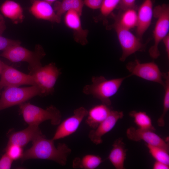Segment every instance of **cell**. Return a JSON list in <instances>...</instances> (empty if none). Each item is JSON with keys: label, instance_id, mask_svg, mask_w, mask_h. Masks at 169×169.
Listing matches in <instances>:
<instances>
[{"label": "cell", "instance_id": "cell-36", "mask_svg": "<svg viewBox=\"0 0 169 169\" xmlns=\"http://www.w3.org/2000/svg\"><path fill=\"white\" fill-rule=\"evenodd\" d=\"M3 62L0 61V75L1 74L2 69Z\"/></svg>", "mask_w": 169, "mask_h": 169}, {"label": "cell", "instance_id": "cell-35", "mask_svg": "<svg viewBox=\"0 0 169 169\" xmlns=\"http://www.w3.org/2000/svg\"><path fill=\"white\" fill-rule=\"evenodd\" d=\"M6 29L5 22L3 16L0 14V35Z\"/></svg>", "mask_w": 169, "mask_h": 169}, {"label": "cell", "instance_id": "cell-24", "mask_svg": "<svg viewBox=\"0 0 169 169\" xmlns=\"http://www.w3.org/2000/svg\"><path fill=\"white\" fill-rule=\"evenodd\" d=\"M129 115L134 119V121L138 128L155 131V129L152 124L151 119L146 112L132 110L129 113Z\"/></svg>", "mask_w": 169, "mask_h": 169}, {"label": "cell", "instance_id": "cell-1", "mask_svg": "<svg viewBox=\"0 0 169 169\" xmlns=\"http://www.w3.org/2000/svg\"><path fill=\"white\" fill-rule=\"evenodd\" d=\"M54 141L46 138L44 135L35 139L32 141L31 147L23 152L21 161L31 159H46L65 166L71 150L65 143H59L56 147Z\"/></svg>", "mask_w": 169, "mask_h": 169}, {"label": "cell", "instance_id": "cell-21", "mask_svg": "<svg viewBox=\"0 0 169 169\" xmlns=\"http://www.w3.org/2000/svg\"><path fill=\"white\" fill-rule=\"evenodd\" d=\"M84 4L83 0H62L61 2H55L54 9L60 18L64 13L70 10L75 11L81 16Z\"/></svg>", "mask_w": 169, "mask_h": 169}, {"label": "cell", "instance_id": "cell-19", "mask_svg": "<svg viewBox=\"0 0 169 169\" xmlns=\"http://www.w3.org/2000/svg\"><path fill=\"white\" fill-rule=\"evenodd\" d=\"M111 110L109 106L103 104L94 106L88 111L86 123L95 129L108 116Z\"/></svg>", "mask_w": 169, "mask_h": 169}, {"label": "cell", "instance_id": "cell-15", "mask_svg": "<svg viewBox=\"0 0 169 169\" xmlns=\"http://www.w3.org/2000/svg\"><path fill=\"white\" fill-rule=\"evenodd\" d=\"M80 15L75 11L70 10L66 13L64 22L66 26L73 31L74 40L82 45L87 44L88 31L82 27Z\"/></svg>", "mask_w": 169, "mask_h": 169}, {"label": "cell", "instance_id": "cell-8", "mask_svg": "<svg viewBox=\"0 0 169 169\" xmlns=\"http://www.w3.org/2000/svg\"><path fill=\"white\" fill-rule=\"evenodd\" d=\"M61 70L54 63H51L41 66L33 74L37 85L40 89L42 96L52 94L54 92V86L59 76Z\"/></svg>", "mask_w": 169, "mask_h": 169}, {"label": "cell", "instance_id": "cell-34", "mask_svg": "<svg viewBox=\"0 0 169 169\" xmlns=\"http://www.w3.org/2000/svg\"><path fill=\"white\" fill-rule=\"evenodd\" d=\"M165 45L167 56L169 59V34L166 35L162 39Z\"/></svg>", "mask_w": 169, "mask_h": 169}, {"label": "cell", "instance_id": "cell-32", "mask_svg": "<svg viewBox=\"0 0 169 169\" xmlns=\"http://www.w3.org/2000/svg\"><path fill=\"white\" fill-rule=\"evenodd\" d=\"M104 0H84V4L89 8L96 9L100 8Z\"/></svg>", "mask_w": 169, "mask_h": 169}, {"label": "cell", "instance_id": "cell-33", "mask_svg": "<svg viewBox=\"0 0 169 169\" xmlns=\"http://www.w3.org/2000/svg\"><path fill=\"white\" fill-rule=\"evenodd\" d=\"M153 169H168L169 165L161 162L156 161L153 165Z\"/></svg>", "mask_w": 169, "mask_h": 169}, {"label": "cell", "instance_id": "cell-37", "mask_svg": "<svg viewBox=\"0 0 169 169\" xmlns=\"http://www.w3.org/2000/svg\"><path fill=\"white\" fill-rule=\"evenodd\" d=\"M43 0L51 4L52 3L57 1V0Z\"/></svg>", "mask_w": 169, "mask_h": 169}, {"label": "cell", "instance_id": "cell-4", "mask_svg": "<svg viewBox=\"0 0 169 169\" xmlns=\"http://www.w3.org/2000/svg\"><path fill=\"white\" fill-rule=\"evenodd\" d=\"M19 105L24 121L29 125H39L42 122L49 120L52 125H58L61 120L60 111L51 105L43 109L28 103H23Z\"/></svg>", "mask_w": 169, "mask_h": 169}, {"label": "cell", "instance_id": "cell-31", "mask_svg": "<svg viewBox=\"0 0 169 169\" xmlns=\"http://www.w3.org/2000/svg\"><path fill=\"white\" fill-rule=\"evenodd\" d=\"M136 0H120L118 7L122 11L135 7Z\"/></svg>", "mask_w": 169, "mask_h": 169}, {"label": "cell", "instance_id": "cell-16", "mask_svg": "<svg viewBox=\"0 0 169 169\" xmlns=\"http://www.w3.org/2000/svg\"><path fill=\"white\" fill-rule=\"evenodd\" d=\"M43 135L38 125H29L23 130L11 133L9 136L7 145L15 144L23 147Z\"/></svg>", "mask_w": 169, "mask_h": 169}, {"label": "cell", "instance_id": "cell-28", "mask_svg": "<svg viewBox=\"0 0 169 169\" xmlns=\"http://www.w3.org/2000/svg\"><path fill=\"white\" fill-rule=\"evenodd\" d=\"M5 151L13 161L21 159L23 153L22 147L15 144L7 145Z\"/></svg>", "mask_w": 169, "mask_h": 169}, {"label": "cell", "instance_id": "cell-20", "mask_svg": "<svg viewBox=\"0 0 169 169\" xmlns=\"http://www.w3.org/2000/svg\"><path fill=\"white\" fill-rule=\"evenodd\" d=\"M3 15L16 23L21 22L24 19L23 10L20 4L11 0H6L0 7Z\"/></svg>", "mask_w": 169, "mask_h": 169}, {"label": "cell", "instance_id": "cell-7", "mask_svg": "<svg viewBox=\"0 0 169 169\" xmlns=\"http://www.w3.org/2000/svg\"><path fill=\"white\" fill-rule=\"evenodd\" d=\"M115 30L120 45L122 54L120 60L124 61L130 55L138 51L143 50L145 46L141 39L129 29L124 27L115 20L111 26Z\"/></svg>", "mask_w": 169, "mask_h": 169}, {"label": "cell", "instance_id": "cell-9", "mask_svg": "<svg viewBox=\"0 0 169 169\" xmlns=\"http://www.w3.org/2000/svg\"><path fill=\"white\" fill-rule=\"evenodd\" d=\"M126 67L131 73V76L135 75L144 79L157 83L164 87L163 73L154 62L141 63L136 59L128 63Z\"/></svg>", "mask_w": 169, "mask_h": 169}, {"label": "cell", "instance_id": "cell-12", "mask_svg": "<svg viewBox=\"0 0 169 169\" xmlns=\"http://www.w3.org/2000/svg\"><path fill=\"white\" fill-rule=\"evenodd\" d=\"M154 131L131 127L127 129L126 134L127 138L131 141H143L146 144L160 147L169 151L168 143Z\"/></svg>", "mask_w": 169, "mask_h": 169}, {"label": "cell", "instance_id": "cell-2", "mask_svg": "<svg viewBox=\"0 0 169 169\" xmlns=\"http://www.w3.org/2000/svg\"><path fill=\"white\" fill-rule=\"evenodd\" d=\"M107 79L103 76L92 77V83L85 85L82 92L86 95H90L100 100L102 104L110 106V98L118 90L124 80L127 77Z\"/></svg>", "mask_w": 169, "mask_h": 169}, {"label": "cell", "instance_id": "cell-30", "mask_svg": "<svg viewBox=\"0 0 169 169\" xmlns=\"http://www.w3.org/2000/svg\"><path fill=\"white\" fill-rule=\"evenodd\" d=\"M13 160L6 153L0 159V169H9L11 168Z\"/></svg>", "mask_w": 169, "mask_h": 169}, {"label": "cell", "instance_id": "cell-6", "mask_svg": "<svg viewBox=\"0 0 169 169\" xmlns=\"http://www.w3.org/2000/svg\"><path fill=\"white\" fill-rule=\"evenodd\" d=\"M37 95L42 96L41 90L37 85L22 88L6 87L0 99V110L15 105H19Z\"/></svg>", "mask_w": 169, "mask_h": 169}, {"label": "cell", "instance_id": "cell-27", "mask_svg": "<svg viewBox=\"0 0 169 169\" xmlns=\"http://www.w3.org/2000/svg\"><path fill=\"white\" fill-rule=\"evenodd\" d=\"M120 0H104L100 8L101 15L104 17L109 15L119 5Z\"/></svg>", "mask_w": 169, "mask_h": 169}, {"label": "cell", "instance_id": "cell-22", "mask_svg": "<svg viewBox=\"0 0 169 169\" xmlns=\"http://www.w3.org/2000/svg\"><path fill=\"white\" fill-rule=\"evenodd\" d=\"M102 161L101 158L99 156L87 154L81 158H75L73 161L72 166L74 168L95 169L99 166Z\"/></svg>", "mask_w": 169, "mask_h": 169}, {"label": "cell", "instance_id": "cell-17", "mask_svg": "<svg viewBox=\"0 0 169 169\" xmlns=\"http://www.w3.org/2000/svg\"><path fill=\"white\" fill-rule=\"evenodd\" d=\"M29 11L37 19L53 23H59L61 21L51 4L43 0H33Z\"/></svg>", "mask_w": 169, "mask_h": 169}, {"label": "cell", "instance_id": "cell-18", "mask_svg": "<svg viewBox=\"0 0 169 169\" xmlns=\"http://www.w3.org/2000/svg\"><path fill=\"white\" fill-rule=\"evenodd\" d=\"M127 151L122 138H119L114 141L108 159L116 169L124 168Z\"/></svg>", "mask_w": 169, "mask_h": 169}, {"label": "cell", "instance_id": "cell-3", "mask_svg": "<svg viewBox=\"0 0 169 169\" xmlns=\"http://www.w3.org/2000/svg\"><path fill=\"white\" fill-rule=\"evenodd\" d=\"M45 53L39 45L35 47L34 51H30L20 45L11 46L3 51L1 55L13 62H25L28 63L29 74L32 75L42 66L41 59Z\"/></svg>", "mask_w": 169, "mask_h": 169}, {"label": "cell", "instance_id": "cell-11", "mask_svg": "<svg viewBox=\"0 0 169 169\" xmlns=\"http://www.w3.org/2000/svg\"><path fill=\"white\" fill-rule=\"evenodd\" d=\"M87 110L80 107L74 110L72 115L67 118L58 125L52 139L54 141L64 138L76 132L84 118L87 116Z\"/></svg>", "mask_w": 169, "mask_h": 169}, {"label": "cell", "instance_id": "cell-14", "mask_svg": "<svg viewBox=\"0 0 169 169\" xmlns=\"http://www.w3.org/2000/svg\"><path fill=\"white\" fill-rule=\"evenodd\" d=\"M137 37L141 40L150 26L153 16L152 0H144L137 12Z\"/></svg>", "mask_w": 169, "mask_h": 169}, {"label": "cell", "instance_id": "cell-23", "mask_svg": "<svg viewBox=\"0 0 169 169\" xmlns=\"http://www.w3.org/2000/svg\"><path fill=\"white\" fill-rule=\"evenodd\" d=\"M122 11L120 15L115 18V20L122 26L129 30L136 27L137 15L135 7Z\"/></svg>", "mask_w": 169, "mask_h": 169}, {"label": "cell", "instance_id": "cell-26", "mask_svg": "<svg viewBox=\"0 0 169 169\" xmlns=\"http://www.w3.org/2000/svg\"><path fill=\"white\" fill-rule=\"evenodd\" d=\"M149 152L156 161L169 165V151L157 146L146 144Z\"/></svg>", "mask_w": 169, "mask_h": 169}, {"label": "cell", "instance_id": "cell-29", "mask_svg": "<svg viewBox=\"0 0 169 169\" xmlns=\"http://www.w3.org/2000/svg\"><path fill=\"white\" fill-rule=\"evenodd\" d=\"M18 40H12L0 35V51L6 49L11 46L20 44Z\"/></svg>", "mask_w": 169, "mask_h": 169}, {"label": "cell", "instance_id": "cell-10", "mask_svg": "<svg viewBox=\"0 0 169 169\" xmlns=\"http://www.w3.org/2000/svg\"><path fill=\"white\" fill-rule=\"evenodd\" d=\"M0 79V89L18 87L24 84L36 85L33 75L25 74L3 62Z\"/></svg>", "mask_w": 169, "mask_h": 169}, {"label": "cell", "instance_id": "cell-13", "mask_svg": "<svg viewBox=\"0 0 169 169\" xmlns=\"http://www.w3.org/2000/svg\"><path fill=\"white\" fill-rule=\"evenodd\" d=\"M124 116L121 111L111 110L108 116L95 129L90 131L88 136L90 141L96 145L102 142V137L110 131L115 126L118 120Z\"/></svg>", "mask_w": 169, "mask_h": 169}, {"label": "cell", "instance_id": "cell-25", "mask_svg": "<svg viewBox=\"0 0 169 169\" xmlns=\"http://www.w3.org/2000/svg\"><path fill=\"white\" fill-rule=\"evenodd\" d=\"M163 78L164 79L165 92L163 100V109L162 113L158 119L157 123L160 127L165 125L164 118L169 109V73H163Z\"/></svg>", "mask_w": 169, "mask_h": 169}, {"label": "cell", "instance_id": "cell-5", "mask_svg": "<svg viewBox=\"0 0 169 169\" xmlns=\"http://www.w3.org/2000/svg\"><path fill=\"white\" fill-rule=\"evenodd\" d=\"M153 16L156 18L153 32L154 44L150 48L149 53L151 58L156 59L160 55L159 43L169 33V5L163 3L156 6L153 8Z\"/></svg>", "mask_w": 169, "mask_h": 169}]
</instances>
